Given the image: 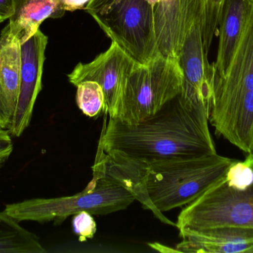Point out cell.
<instances>
[{
    "mask_svg": "<svg viewBox=\"0 0 253 253\" xmlns=\"http://www.w3.org/2000/svg\"><path fill=\"white\" fill-rule=\"evenodd\" d=\"M99 145L111 160L138 166L217 154L209 108L181 93L139 123L127 124L110 117Z\"/></svg>",
    "mask_w": 253,
    "mask_h": 253,
    "instance_id": "1",
    "label": "cell"
},
{
    "mask_svg": "<svg viewBox=\"0 0 253 253\" xmlns=\"http://www.w3.org/2000/svg\"><path fill=\"white\" fill-rule=\"evenodd\" d=\"M234 160L215 154L138 166L117 163L106 154L105 167L158 219L176 227L163 212L194 202L224 176Z\"/></svg>",
    "mask_w": 253,
    "mask_h": 253,
    "instance_id": "2",
    "label": "cell"
},
{
    "mask_svg": "<svg viewBox=\"0 0 253 253\" xmlns=\"http://www.w3.org/2000/svg\"><path fill=\"white\" fill-rule=\"evenodd\" d=\"M209 123L217 136L253 154V6L228 69L214 80Z\"/></svg>",
    "mask_w": 253,
    "mask_h": 253,
    "instance_id": "3",
    "label": "cell"
},
{
    "mask_svg": "<svg viewBox=\"0 0 253 253\" xmlns=\"http://www.w3.org/2000/svg\"><path fill=\"white\" fill-rule=\"evenodd\" d=\"M176 227L190 230L253 229V154L235 160L224 176L187 205Z\"/></svg>",
    "mask_w": 253,
    "mask_h": 253,
    "instance_id": "4",
    "label": "cell"
},
{
    "mask_svg": "<svg viewBox=\"0 0 253 253\" xmlns=\"http://www.w3.org/2000/svg\"><path fill=\"white\" fill-rule=\"evenodd\" d=\"M135 196L120 181L93 166V178L83 191L68 197L35 199L6 205L4 212L17 221L61 223L68 217L85 211L107 215L126 209Z\"/></svg>",
    "mask_w": 253,
    "mask_h": 253,
    "instance_id": "5",
    "label": "cell"
},
{
    "mask_svg": "<svg viewBox=\"0 0 253 253\" xmlns=\"http://www.w3.org/2000/svg\"><path fill=\"white\" fill-rule=\"evenodd\" d=\"M84 10L138 63H148L159 55L154 10L146 0H90Z\"/></svg>",
    "mask_w": 253,
    "mask_h": 253,
    "instance_id": "6",
    "label": "cell"
},
{
    "mask_svg": "<svg viewBox=\"0 0 253 253\" xmlns=\"http://www.w3.org/2000/svg\"><path fill=\"white\" fill-rule=\"evenodd\" d=\"M182 86L176 58L158 55L148 63L137 64L126 79L117 119L135 124L152 117L181 93Z\"/></svg>",
    "mask_w": 253,
    "mask_h": 253,
    "instance_id": "7",
    "label": "cell"
},
{
    "mask_svg": "<svg viewBox=\"0 0 253 253\" xmlns=\"http://www.w3.org/2000/svg\"><path fill=\"white\" fill-rule=\"evenodd\" d=\"M205 0H185L181 40L176 59L183 75L181 95L210 108L215 80L214 63L204 44Z\"/></svg>",
    "mask_w": 253,
    "mask_h": 253,
    "instance_id": "8",
    "label": "cell"
},
{
    "mask_svg": "<svg viewBox=\"0 0 253 253\" xmlns=\"http://www.w3.org/2000/svg\"><path fill=\"white\" fill-rule=\"evenodd\" d=\"M138 63L119 45L112 42L106 51L91 62L77 64L68 74V80L75 86L84 81L99 83L105 94V111L111 118H117L126 79Z\"/></svg>",
    "mask_w": 253,
    "mask_h": 253,
    "instance_id": "9",
    "label": "cell"
},
{
    "mask_svg": "<svg viewBox=\"0 0 253 253\" xmlns=\"http://www.w3.org/2000/svg\"><path fill=\"white\" fill-rule=\"evenodd\" d=\"M48 38L39 30L20 46V85L16 110L8 131L12 137H20L28 127L37 96L42 90V77Z\"/></svg>",
    "mask_w": 253,
    "mask_h": 253,
    "instance_id": "10",
    "label": "cell"
},
{
    "mask_svg": "<svg viewBox=\"0 0 253 253\" xmlns=\"http://www.w3.org/2000/svg\"><path fill=\"white\" fill-rule=\"evenodd\" d=\"M178 253H246L253 248V229L239 227L181 229Z\"/></svg>",
    "mask_w": 253,
    "mask_h": 253,
    "instance_id": "11",
    "label": "cell"
},
{
    "mask_svg": "<svg viewBox=\"0 0 253 253\" xmlns=\"http://www.w3.org/2000/svg\"><path fill=\"white\" fill-rule=\"evenodd\" d=\"M253 0H224L218 22V52L214 63L215 78L228 69L246 29Z\"/></svg>",
    "mask_w": 253,
    "mask_h": 253,
    "instance_id": "12",
    "label": "cell"
},
{
    "mask_svg": "<svg viewBox=\"0 0 253 253\" xmlns=\"http://www.w3.org/2000/svg\"><path fill=\"white\" fill-rule=\"evenodd\" d=\"M14 12L9 18L10 34L25 43L40 30L46 19H59L65 15L59 0H13Z\"/></svg>",
    "mask_w": 253,
    "mask_h": 253,
    "instance_id": "13",
    "label": "cell"
},
{
    "mask_svg": "<svg viewBox=\"0 0 253 253\" xmlns=\"http://www.w3.org/2000/svg\"><path fill=\"white\" fill-rule=\"evenodd\" d=\"M20 46L8 28L4 27L0 34V94L11 120L20 85Z\"/></svg>",
    "mask_w": 253,
    "mask_h": 253,
    "instance_id": "14",
    "label": "cell"
},
{
    "mask_svg": "<svg viewBox=\"0 0 253 253\" xmlns=\"http://www.w3.org/2000/svg\"><path fill=\"white\" fill-rule=\"evenodd\" d=\"M185 0H162L153 7L159 55L176 58L182 33Z\"/></svg>",
    "mask_w": 253,
    "mask_h": 253,
    "instance_id": "15",
    "label": "cell"
},
{
    "mask_svg": "<svg viewBox=\"0 0 253 253\" xmlns=\"http://www.w3.org/2000/svg\"><path fill=\"white\" fill-rule=\"evenodd\" d=\"M19 223L4 211L0 212V253H45L37 236Z\"/></svg>",
    "mask_w": 253,
    "mask_h": 253,
    "instance_id": "16",
    "label": "cell"
},
{
    "mask_svg": "<svg viewBox=\"0 0 253 253\" xmlns=\"http://www.w3.org/2000/svg\"><path fill=\"white\" fill-rule=\"evenodd\" d=\"M77 103L83 114L89 117L105 111V94L102 86L95 81H84L77 86Z\"/></svg>",
    "mask_w": 253,
    "mask_h": 253,
    "instance_id": "17",
    "label": "cell"
},
{
    "mask_svg": "<svg viewBox=\"0 0 253 253\" xmlns=\"http://www.w3.org/2000/svg\"><path fill=\"white\" fill-rule=\"evenodd\" d=\"M224 0H205L203 37L206 51L209 52L218 30L221 6Z\"/></svg>",
    "mask_w": 253,
    "mask_h": 253,
    "instance_id": "18",
    "label": "cell"
},
{
    "mask_svg": "<svg viewBox=\"0 0 253 253\" xmlns=\"http://www.w3.org/2000/svg\"><path fill=\"white\" fill-rule=\"evenodd\" d=\"M90 212L83 211L74 215L73 228L80 242L93 238L96 233V224Z\"/></svg>",
    "mask_w": 253,
    "mask_h": 253,
    "instance_id": "19",
    "label": "cell"
},
{
    "mask_svg": "<svg viewBox=\"0 0 253 253\" xmlns=\"http://www.w3.org/2000/svg\"><path fill=\"white\" fill-rule=\"evenodd\" d=\"M11 137L8 129L0 127V169L8 160L13 152Z\"/></svg>",
    "mask_w": 253,
    "mask_h": 253,
    "instance_id": "20",
    "label": "cell"
},
{
    "mask_svg": "<svg viewBox=\"0 0 253 253\" xmlns=\"http://www.w3.org/2000/svg\"><path fill=\"white\" fill-rule=\"evenodd\" d=\"M90 0H59L61 6L65 11H74L79 9H84Z\"/></svg>",
    "mask_w": 253,
    "mask_h": 253,
    "instance_id": "21",
    "label": "cell"
},
{
    "mask_svg": "<svg viewBox=\"0 0 253 253\" xmlns=\"http://www.w3.org/2000/svg\"><path fill=\"white\" fill-rule=\"evenodd\" d=\"M14 12L13 0H0V20L9 19Z\"/></svg>",
    "mask_w": 253,
    "mask_h": 253,
    "instance_id": "22",
    "label": "cell"
},
{
    "mask_svg": "<svg viewBox=\"0 0 253 253\" xmlns=\"http://www.w3.org/2000/svg\"><path fill=\"white\" fill-rule=\"evenodd\" d=\"M10 123H11V117L4 105L0 94V127L7 129L10 126Z\"/></svg>",
    "mask_w": 253,
    "mask_h": 253,
    "instance_id": "23",
    "label": "cell"
},
{
    "mask_svg": "<svg viewBox=\"0 0 253 253\" xmlns=\"http://www.w3.org/2000/svg\"><path fill=\"white\" fill-rule=\"evenodd\" d=\"M148 245L152 249L156 250V251H159V252L178 253L176 248L173 249V248H169V247L165 246V245H162L159 243L148 244Z\"/></svg>",
    "mask_w": 253,
    "mask_h": 253,
    "instance_id": "24",
    "label": "cell"
},
{
    "mask_svg": "<svg viewBox=\"0 0 253 253\" xmlns=\"http://www.w3.org/2000/svg\"><path fill=\"white\" fill-rule=\"evenodd\" d=\"M146 1H148V2L150 3V4H152L153 7H154L155 6L162 2V0H146Z\"/></svg>",
    "mask_w": 253,
    "mask_h": 253,
    "instance_id": "25",
    "label": "cell"
},
{
    "mask_svg": "<svg viewBox=\"0 0 253 253\" xmlns=\"http://www.w3.org/2000/svg\"><path fill=\"white\" fill-rule=\"evenodd\" d=\"M246 253H253V248L250 249Z\"/></svg>",
    "mask_w": 253,
    "mask_h": 253,
    "instance_id": "26",
    "label": "cell"
},
{
    "mask_svg": "<svg viewBox=\"0 0 253 253\" xmlns=\"http://www.w3.org/2000/svg\"><path fill=\"white\" fill-rule=\"evenodd\" d=\"M1 22H2V21L0 20V24H1Z\"/></svg>",
    "mask_w": 253,
    "mask_h": 253,
    "instance_id": "27",
    "label": "cell"
}]
</instances>
